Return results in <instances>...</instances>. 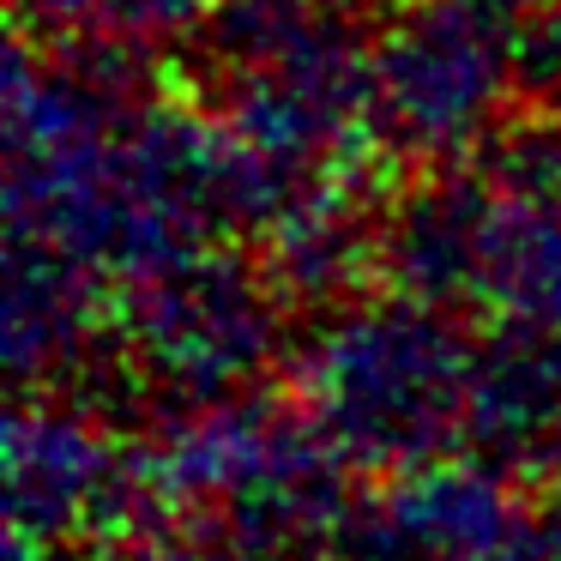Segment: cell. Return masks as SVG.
Here are the masks:
<instances>
[{
    "mask_svg": "<svg viewBox=\"0 0 561 561\" xmlns=\"http://www.w3.org/2000/svg\"><path fill=\"white\" fill-rule=\"evenodd\" d=\"M224 73V127L260 158L344 175V151L375 146V37L339 0H230L206 19Z\"/></svg>",
    "mask_w": 561,
    "mask_h": 561,
    "instance_id": "cell-3",
    "label": "cell"
},
{
    "mask_svg": "<svg viewBox=\"0 0 561 561\" xmlns=\"http://www.w3.org/2000/svg\"><path fill=\"white\" fill-rule=\"evenodd\" d=\"M25 31L49 43H175L211 19V0H13Z\"/></svg>",
    "mask_w": 561,
    "mask_h": 561,
    "instance_id": "cell-12",
    "label": "cell"
},
{
    "mask_svg": "<svg viewBox=\"0 0 561 561\" xmlns=\"http://www.w3.org/2000/svg\"><path fill=\"white\" fill-rule=\"evenodd\" d=\"M284 290L266 260L248 266L230 254H194L170 272L127 284L122 339L127 356L170 404L242 392L266 375L284 344Z\"/></svg>",
    "mask_w": 561,
    "mask_h": 561,
    "instance_id": "cell-5",
    "label": "cell"
},
{
    "mask_svg": "<svg viewBox=\"0 0 561 561\" xmlns=\"http://www.w3.org/2000/svg\"><path fill=\"white\" fill-rule=\"evenodd\" d=\"M489 7H507V13H519V7H537V0H489Z\"/></svg>",
    "mask_w": 561,
    "mask_h": 561,
    "instance_id": "cell-15",
    "label": "cell"
},
{
    "mask_svg": "<svg viewBox=\"0 0 561 561\" xmlns=\"http://www.w3.org/2000/svg\"><path fill=\"white\" fill-rule=\"evenodd\" d=\"M151 465L122 459L91 411L49 392H25L7 428V507L13 543H85V537L146 531L163 495Z\"/></svg>",
    "mask_w": 561,
    "mask_h": 561,
    "instance_id": "cell-6",
    "label": "cell"
},
{
    "mask_svg": "<svg viewBox=\"0 0 561 561\" xmlns=\"http://www.w3.org/2000/svg\"><path fill=\"white\" fill-rule=\"evenodd\" d=\"M489 175L471 308L561 327V122L537 110L477 151Z\"/></svg>",
    "mask_w": 561,
    "mask_h": 561,
    "instance_id": "cell-8",
    "label": "cell"
},
{
    "mask_svg": "<svg viewBox=\"0 0 561 561\" xmlns=\"http://www.w3.org/2000/svg\"><path fill=\"white\" fill-rule=\"evenodd\" d=\"M513 73L531 110L561 115V0H537L513 13Z\"/></svg>",
    "mask_w": 561,
    "mask_h": 561,
    "instance_id": "cell-13",
    "label": "cell"
},
{
    "mask_svg": "<svg viewBox=\"0 0 561 561\" xmlns=\"http://www.w3.org/2000/svg\"><path fill=\"white\" fill-rule=\"evenodd\" d=\"M531 483L543 489V495L556 501V513H561V428H556V440H549V447H543V459H537Z\"/></svg>",
    "mask_w": 561,
    "mask_h": 561,
    "instance_id": "cell-14",
    "label": "cell"
},
{
    "mask_svg": "<svg viewBox=\"0 0 561 561\" xmlns=\"http://www.w3.org/2000/svg\"><path fill=\"white\" fill-rule=\"evenodd\" d=\"M260 158L151 98L139 49L61 43L7 67V218L98 284H139L254 230Z\"/></svg>",
    "mask_w": 561,
    "mask_h": 561,
    "instance_id": "cell-1",
    "label": "cell"
},
{
    "mask_svg": "<svg viewBox=\"0 0 561 561\" xmlns=\"http://www.w3.org/2000/svg\"><path fill=\"white\" fill-rule=\"evenodd\" d=\"M519 98L513 13L489 0H411L375 31L368 127L387 158L411 170L465 163L501 134Z\"/></svg>",
    "mask_w": 561,
    "mask_h": 561,
    "instance_id": "cell-4",
    "label": "cell"
},
{
    "mask_svg": "<svg viewBox=\"0 0 561 561\" xmlns=\"http://www.w3.org/2000/svg\"><path fill=\"white\" fill-rule=\"evenodd\" d=\"M98 344V278L61 248L13 236L7 254V363L19 392L73 380Z\"/></svg>",
    "mask_w": 561,
    "mask_h": 561,
    "instance_id": "cell-11",
    "label": "cell"
},
{
    "mask_svg": "<svg viewBox=\"0 0 561 561\" xmlns=\"http://www.w3.org/2000/svg\"><path fill=\"white\" fill-rule=\"evenodd\" d=\"M561 428V327L495 320L477 339L471 404H465V453L507 477H531Z\"/></svg>",
    "mask_w": 561,
    "mask_h": 561,
    "instance_id": "cell-9",
    "label": "cell"
},
{
    "mask_svg": "<svg viewBox=\"0 0 561 561\" xmlns=\"http://www.w3.org/2000/svg\"><path fill=\"white\" fill-rule=\"evenodd\" d=\"M471 363L459 308L392 284L327 308L296 351V399L344 465L404 477L465 447Z\"/></svg>",
    "mask_w": 561,
    "mask_h": 561,
    "instance_id": "cell-2",
    "label": "cell"
},
{
    "mask_svg": "<svg viewBox=\"0 0 561 561\" xmlns=\"http://www.w3.org/2000/svg\"><path fill=\"white\" fill-rule=\"evenodd\" d=\"M543 513L483 459L423 465L351 507L332 561H525Z\"/></svg>",
    "mask_w": 561,
    "mask_h": 561,
    "instance_id": "cell-7",
    "label": "cell"
},
{
    "mask_svg": "<svg viewBox=\"0 0 561 561\" xmlns=\"http://www.w3.org/2000/svg\"><path fill=\"white\" fill-rule=\"evenodd\" d=\"M489 175L483 163H440L423 170V182L404 187L375 230V266L399 290H416L428 302L471 308L477 242H483Z\"/></svg>",
    "mask_w": 561,
    "mask_h": 561,
    "instance_id": "cell-10",
    "label": "cell"
}]
</instances>
